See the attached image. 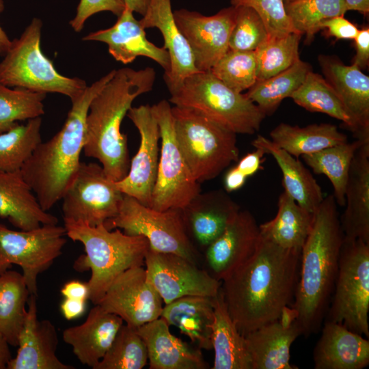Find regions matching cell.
<instances>
[{
    "mask_svg": "<svg viewBox=\"0 0 369 369\" xmlns=\"http://www.w3.org/2000/svg\"><path fill=\"white\" fill-rule=\"evenodd\" d=\"M300 257L301 251L261 236L254 254L221 281L228 312L243 335L277 320L292 304Z\"/></svg>",
    "mask_w": 369,
    "mask_h": 369,
    "instance_id": "cell-1",
    "label": "cell"
},
{
    "mask_svg": "<svg viewBox=\"0 0 369 369\" xmlns=\"http://www.w3.org/2000/svg\"><path fill=\"white\" fill-rule=\"evenodd\" d=\"M333 195L324 197L314 215L301 251L297 284L291 308L301 335L318 331L325 317L338 271L344 241Z\"/></svg>",
    "mask_w": 369,
    "mask_h": 369,
    "instance_id": "cell-2",
    "label": "cell"
},
{
    "mask_svg": "<svg viewBox=\"0 0 369 369\" xmlns=\"http://www.w3.org/2000/svg\"><path fill=\"white\" fill-rule=\"evenodd\" d=\"M155 79L152 67L115 70L89 107L83 152L97 159L107 176L115 182L126 176L131 163L122 122L134 100L152 91Z\"/></svg>",
    "mask_w": 369,
    "mask_h": 369,
    "instance_id": "cell-3",
    "label": "cell"
},
{
    "mask_svg": "<svg viewBox=\"0 0 369 369\" xmlns=\"http://www.w3.org/2000/svg\"><path fill=\"white\" fill-rule=\"evenodd\" d=\"M112 70L87 86L74 100L61 129L42 141L21 169L22 175L42 209L48 211L61 200L81 164L86 118L93 98L111 79Z\"/></svg>",
    "mask_w": 369,
    "mask_h": 369,
    "instance_id": "cell-4",
    "label": "cell"
},
{
    "mask_svg": "<svg viewBox=\"0 0 369 369\" xmlns=\"http://www.w3.org/2000/svg\"><path fill=\"white\" fill-rule=\"evenodd\" d=\"M66 236L82 243L85 254L74 263L78 271H91L87 282L89 297L99 303L109 285L129 268L143 266L148 241L143 236H131L120 229L109 230L104 224L91 226L83 221L64 219Z\"/></svg>",
    "mask_w": 369,
    "mask_h": 369,
    "instance_id": "cell-5",
    "label": "cell"
},
{
    "mask_svg": "<svg viewBox=\"0 0 369 369\" xmlns=\"http://www.w3.org/2000/svg\"><path fill=\"white\" fill-rule=\"evenodd\" d=\"M170 94L174 106L192 109L236 135L254 134L266 117L245 94L230 89L210 71L189 76Z\"/></svg>",
    "mask_w": 369,
    "mask_h": 369,
    "instance_id": "cell-6",
    "label": "cell"
},
{
    "mask_svg": "<svg viewBox=\"0 0 369 369\" xmlns=\"http://www.w3.org/2000/svg\"><path fill=\"white\" fill-rule=\"evenodd\" d=\"M42 21L33 18L0 62V83L40 93H58L77 98L86 88V81L68 77L55 69L41 49Z\"/></svg>",
    "mask_w": 369,
    "mask_h": 369,
    "instance_id": "cell-7",
    "label": "cell"
},
{
    "mask_svg": "<svg viewBox=\"0 0 369 369\" xmlns=\"http://www.w3.org/2000/svg\"><path fill=\"white\" fill-rule=\"evenodd\" d=\"M172 113L178 146L199 183L214 179L238 161L236 134L190 108L174 106Z\"/></svg>",
    "mask_w": 369,
    "mask_h": 369,
    "instance_id": "cell-8",
    "label": "cell"
},
{
    "mask_svg": "<svg viewBox=\"0 0 369 369\" xmlns=\"http://www.w3.org/2000/svg\"><path fill=\"white\" fill-rule=\"evenodd\" d=\"M369 243L344 238L325 320L369 337Z\"/></svg>",
    "mask_w": 369,
    "mask_h": 369,
    "instance_id": "cell-9",
    "label": "cell"
},
{
    "mask_svg": "<svg viewBox=\"0 0 369 369\" xmlns=\"http://www.w3.org/2000/svg\"><path fill=\"white\" fill-rule=\"evenodd\" d=\"M131 236H143L150 249L182 256L197 264L198 253L187 232L181 209L156 210L124 195L118 213L104 223Z\"/></svg>",
    "mask_w": 369,
    "mask_h": 369,
    "instance_id": "cell-10",
    "label": "cell"
},
{
    "mask_svg": "<svg viewBox=\"0 0 369 369\" xmlns=\"http://www.w3.org/2000/svg\"><path fill=\"white\" fill-rule=\"evenodd\" d=\"M160 130V154L150 207L156 210L184 208L201 192L178 146L172 106L162 100L151 106Z\"/></svg>",
    "mask_w": 369,
    "mask_h": 369,
    "instance_id": "cell-11",
    "label": "cell"
},
{
    "mask_svg": "<svg viewBox=\"0 0 369 369\" xmlns=\"http://www.w3.org/2000/svg\"><path fill=\"white\" fill-rule=\"evenodd\" d=\"M66 235L64 226L57 224L18 231L0 223V275L18 265L30 295L38 297V277L62 255Z\"/></svg>",
    "mask_w": 369,
    "mask_h": 369,
    "instance_id": "cell-12",
    "label": "cell"
},
{
    "mask_svg": "<svg viewBox=\"0 0 369 369\" xmlns=\"http://www.w3.org/2000/svg\"><path fill=\"white\" fill-rule=\"evenodd\" d=\"M124 195L100 164L81 162L61 199L63 218L91 226L104 224L117 215Z\"/></svg>",
    "mask_w": 369,
    "mask_h": 369,
    "instance_id": "cell-13",
    "label": "cell"
},
{
    "mask_svg": "<svg viewBox=\"0 0 369 369\" xmlns=\"http://www.w3.org/2000/svg\"><path fill=\"white\" fill-rule=\"evenodd\" d=\"M144 263L148 277L165 305L187 296L214 298L220 290L221 281L179 255L149 248Z\"/></svg>",
    "mask_w": 369,
    "mask_h": 369,
    "instance_id": "cell-14",
    "label": "cell"
},
{
    "mask_svg": "<svg viewBox=\"0 0 369 369\" xmlns=\"http://www.w3.org/2000/svg\"><path fill=\"white\" fill-rule=\"evenodd\" d=\"M163 303L146 269L136 266L120 274L98 304L105 311L120 316L128 326L137 329L161 317Z\"/></svg>",
    "mask_w": 369,
    "mask_h": 369,
    "instance_id": "cell-15",
    "label": "cell"
},
{
    "mask_svg": "<svg viewBox=\"0 0 369 369\" xmlns=\"http://www.w3.org/2000/svg\"><path fill=\"white\" fill-rule=\"evenodd\" d=\"M236 11V7L231 5L212 16L184 8L173 12L175 22L191 49L199 71H210L229 50Z\"/></svg>",
    "mask_w": 369,
    "mask_h": 369,
    "instance_id": "cell-16",
    "label": "cell"
},
{
    "mask_svg": "<svg viewBox=\"0 0 369 369\" xmlns=\"http://www.w3.org/2000/svg\"><path fill=\"white\" fill-rule=\"evenodd\" d=\"M126 116L139 131L140 143L128 174L116 184L124 195L150 206L160 154L159 126L149 105L131 107Z\"/></svg>",
    "mask_w": 369,
    "mask_h": 369,
    "instance_id": "cell-17",
    "label": "cell"
},
{
    "mask_svg": "<svg viewBox=\"0 0 369 369\" xmlns=\"http://www.w3.org/2000/svg\"><path fill=\"white\" fill-rule=\"evenodd\" d=\"M259 225L247 210L240 209L223 232L205 249L209 273L223 280L247 261L260 241Z\"/></svg>",
    "mask_w": 369,
    "mask_h": 369,
    "instance_id": "cell-18",
    "label": "cell"
},
{
    "mask_svg": "<svg viewBox=\"0 0 369 369\" xmlns=\"http://www.w3.org/2000/svg\"><path fill=\"white\" fill-rule=\"evenodd\" d=\"M37 297L30 295L22 329L18 336L16 355L8 369H74L56 355L59 339L54 325L38 318Z\"/></svg>",
    "mask_w": 369,
    "mask_h": 369,
    "instance_id": "cell-19",
    "label": "cell"
},
{
    "mask_svg": "<svg viewBox=\"0 0 369 369\" xmlns=\"http://www.w3.org/2000/svg\"><path fill=\"white\" fill-rule=\"evenodd\" d=\"M82 40L105 43L111 56L124 64L133 62L138 57H146L159 64L164 69V74L169 71L170 58L167 51L147 39L139 20H137L133 12L126 6L113 26L91 32Z\"/></svg>",
    "mask_w": 369,
    "mask_h": 369,
    "instance_id": "cell-20",
    "label": "cell"
},
{
    "mask_svg": "<svg viewBox=\"0 0 369 369\" xmlns=\"http://www.w3.org/2000/svg\"><path fill=\"white\" fill-rule=\"evenodd\" d=\"M301 335L293 310L286 308L277 320L244 335L252 369H296L290 363V347Z\"/></svg>",
    "mask_w": 369,
    "mask_h": 369,
    "instance_id": "cell-21",
    "label": "cell"
},
{
    "mask_svg": "<svg viewBox=\"0 0 369 369\" xmlns=\"http://www.w3.org/2000/svg\"><path fill=\"white\" fill-rule=\"evenodd\" d=\"M139 22L145 29L156 27L162 34L163 47L170 58L169 71L164 74L169 93L180 87L187 77L200 72L195 65L186 38L175 22L171 0H150L146 12Z\"/></svg>",
    "mask_w": 369,
    "mask_h": 369,
    "instance_id": "cell-22",
    "label": "cell"
},
{
    "mask_svg": "<svg viewBox=\"0 0 369 369\" xmlns=\"http://www.w3.org/2000/svg\"><path fill=\"white\" fill-rule=\"evenodd\" d=\"M241 209L226 191L198 193L181 209L187 232L204 249L214 241Z\"/></svg>",
    "mask_w": 369,
    "mask_h": 369,
    "instance_id": "cell-23",
    "label": "cell"
},
{
    "mask_svg": "<svg viewBox=\"0 0 369 369\" xmlns=\"http://www.w3.org/2000/svg\"><path fill=\"white\" fill-rule=\"evenodd\" d=\"M145 342L150 369H207L200 348L173 335L161 317L138 327Z\"/></svg>",
    "mask_w": 369,
    "mask_h": 369,
    "instance_id": "cell-24",
    "label": "cell"
},
{
    "mask_svg": "<svg viewBox=\"0 0 369 369\" xmlns=\"http://www.w3.org/2000/svg\"><path fill=\"white\" fill-rule=\"evenodd\" d=\"M368 339V338H367ZM343 325L325 320L313 352L315 369H363L369 364V341Z\"/></svg>",
    "mask_w": 369,
    "mask_h": 369,
    "instance_id": "cell-25",
    "label": "cell"
},
{
    "mask_svg": "<svg viewBox=\"0 0 369 369\" xmlns=\"http://www.w3.org/2000/svg\"><path fill=\"white\" fill-rule=\"evenodd\" d=\"M123 323L120 316L105 311L96 304L82 324L64 329L62 338L71 346L79 361L94 369L109 348Z\"/></svg>",
    "mask_w": 369,
    "mask_h": 369,
    "instance_id": "cell-26",
    "label": "cell"
},
{
    "mask_svg": "<svg viewBox=\"0 0 369 369\" xmlns=\"http://www.w3.org/2000/svg\"><path fill=\"white\" fill-rule=\"evenodd\" d=\"M344 206L340 218L344 238L369 243V141L358 148L352 161Z\"/></svg>",
    "mask_w": 369,
    "mask_h": 369,
    "instance_id": "cell-27",
    "label": "cell"
},
{
    "mask_svg": "<svg viewBox=\"0 0 369 369\" xmlns=\"http://www.w3.org/2000/svg\"><path fill=\"white\" fill-rule=\"evenodd\" d=\"M0 218L8 219L20 230L59 222L55 216L42 209L21 171L0 172Z\"/></svg>",
    "mask_w": 369,
    "mask_h": 369,
    "instance_id": "cell-28",
    "label": "cell"
},
{
    "mask_svg": "<svg viewBox=\"0 0 369 369\" xmlns=\"http://www.w3.org/2000/svg\"><path fill=\"white\" fill-rule=\"evenodd\" d=\"M255 148L271 155L282 173L284 191L303 208L314 213L324 199L320 186L297 158L258 135L251 142Z\"/></svg>",
    "mask_w": 369,
    "mask_h": 369,
    "instance_id": "cell-29",
    "label": "cell"
},
{
    "mask_svg": "<svg viewBox=\"0 0 369 369\" xmlns=\"http://www.w3.org/2000/svg\"><path fill=\"white\" fill-rule=\"evenodd\" d=\"M325 79L339 96L346 109L369 131V77L357 66L344 65L338 58L320 55Z\"/></svg>",
    "mask_w": 369,
    "mask_h": 369,
    "instance_id": "cell-30",
    "label": "cell"
},
{
    "mask_svg": "<svg viewBox=\"0 0 369 369\" xmlns=\"http://www.w3.org/2000/svg\"><path fill=\"white\" fill-rule=\"evenodd\" d=\"M214 298L201 296L180 297L163 305L161 317L169 326L177 327L197 348L210 350L213 348L211 336Z\"/></svg>",
    "mask_w": 369,
    "mask_h": 369,
    "instance_id": "cell-31",
    "label": "cell"
},
{
    "mask_svg": "<svg viewBox=\"0 0 369 369\" xmlns=\"http://www.w3.org/2000/svg\"><path fill=\"white\" fill-rule=\"evenodd\" d=\"M211 341L215 352L213 369H252L245 336L231 318L221 288L214 298Z\"/></svg>",
    "mask_w": 369,
    "mask_h": 369,
    "instance_id": "cell-32",
    "label": "cell"
},
{
    "mask_svg": "<svg viewBox=\"0 0 369 369\" xmlns=\"http://www.w3.org/2000/svg\"><path fill=\"white\" fill-rule=\"evenodd\" d=\"M314 215L284 191L278 197L275 217L259 225L260 235L284 249L301 251L310 232Z\"/></svg>",
    "mask_w": 369,
    "mask_h": 369,
    "instance_id": "cell-33",
    "label": "cell"
},
{
    "mask_svg": "<svg viewBox=\"0 0 369 369\" xmlns=\"http://www.w3.org/2000/svg\"><path fill=\"white\" fill-rule=\"evenodd\" d=\"M290 98L309 111L325 113L342 121L356 139H369V131L360 125L332 87L318 74L312 70L309 72L302 85Z\"/></svg>",
    "mask_w": 369,
    "mask_h": 369,
    "instance_id": "cell-34",
    "label": "cell"
},
{
    "mask_svg": "<svg viewBox=\"0 0 369 369\" xmlns=\"http://www.w3.org/2000/svg\"><path fill=\"white\" fill-rule=\"evenodd\" d=\"M270 137L276 146L297 159L348 141L345 134L329 123L304 127L280 123L271 131Z\"/></svg>",
    "mask_w": 369,
    "mask_h": 369,
    "instance_id": "cell-35",
    "label": "cell"
},
{
    "mask_svg": "<svg viewBox=\"0 0 369 369\" xmlns=\"http://www.w3.org/2000/svg\"><path fill=\"white\" fill-rule=\"evenodd\" d=\"M369 139H357L336 145L317 152L302 156L305 163L316 174H324L330 180L337 205H345V192L350 167L358 148Z\"/></svg>",
    "mask_w": 369,
    "mask_h": 369,
    "instance_id": "cell-36",
    "label": "cell"
},
{
    "mask_svg": "<svg viewBox=\"0 0 369 369\" xmlns=\"http://www.w3.org/2000/svg\"><path fill=\"white\" fill-rule=\"evenodd\" d=\"M29 296L22 273L8 270L0 275V333L10 346H18Z\"/></svg>",
    "mask_w": 369,
    "mask_h": 369,
    "instance_id": "cell-37",
    "label": "cell"
},
{
    "mask_svg": "<svg viewBox=\"0 0 369 369\" xmlns=\"http://www.w3.org/2000/svg\"><path fill=\"white\" fill-rule=\"evenodd\" d=\"M311 70L310 65L299 59L284 71L257 81L245 94L266 115L271 114L284 98L298 90Z\"/></svg>",
    "mask_w": 369,
    "mask_h": 369,
    "instance_id": "cell-38",
    "label": "cell"
},
{
    "mask_svg": "<svg viewBox=\"0 0 369 369\" xmlns=\"http://www.w3.org/2000/svg\"><path fill=\"white\" fill-rule=\"evenodd\" d=\"M42 118L29 120L25 124L17 123L0 133V172L20 171L42 141Z\"/></svg>",
    "mask_w": 369,
    "mask_h": 369,
    "instance_id": "cell-39",
    "label": "cell"
},
{
    "mask_svg": "<svg viewBox=\"0 0 369 369\" xmlns=\"http://www.w3.org/2000/svg\"><path fill=\"white\" fill-rule=\"evenodd\" d=\"M302 35L290 33L282 36H269L256 49L257 81L284 71L300 59L299 45Z\"/></svg>",
    "mask_w": 369,
    "mask_h": 369,
    "instance_id": "cell-40",
    "label": "cell"
},
{
    "mask_svg": "<svg viewBox=\"0 0 369 369\" xmlns=\"http://www.w3.org/2000/svg\"><path fill=\"white\" fill-rule=\"evenodd\" d=\"M148 361L147 348L137 329L123 323L94 369H142Z\"/></svg>",
    "mask_w": 369,
    "mask_h": 369,
    "instance_id": "cell-41",
    "label": "cell"
},
{
    "mask_svg": "<svg viewBox=\"0 0 369 369\" xmlns=\"http://www.w3.org/2000/svg\"><path fill=\"white\" fill-rule=\"evenodd\" d=\"M46 96L26 89H12L0 83V133L10 129L18 121L41 117L44 113Z\"/></svg>",
    "mask_w": 369,
    "mask_h": 369,
    "instance_id": "cell-42",
    "label": "cell"
},
{
    "mask_svg": "<svg viewBox=\"0 0 369 369\" xmlns=\"http://www.w3.org/2000/svg\"><path fill=\"white\" fill-rule=\"evenodd\" d=\"M285 9L294 28L308 41L321 29L322 22L347 12L344 0H293L285 3Z\"/></svg>",
    "mask_w": 369,
    "mask_h": 369,
    "instance_id": "cell-43",
    "label": "cell"
},
{
    "mask_svg": "<svg viewBox=\"0 0 369 369\" xmlns=\"http://www.w3.org/2000/svg\"><path fill=\"white\" fill-rule=\"evenodd\" d=\"M210 72L230 89L242 93L257 81L255 52L228 50Z\"/></svg>",
    "mask_w": 369,
    "mask_h": 369,
    "instance_id": "cell-44",
    "label": "cell"
},
{
    "mask_svg": "<svg viewBox=\"0 0 369 369\" xmlns=\"http://www.w3.org/2000/svg\"><path fill=\"white\" fill-rule=\"evenodd\" d=\"M236 16L229 40V50L255 51L269 37L266 28L255 10L236 7Z\"/></svg>",
    "mask_w": 369,
    "mask_h": 369,
    "instance_id": "cell-45",
    "label": "cell"
},
{
    "mask_svg": "<svg viewBox=\"0 0 369 369\" xmlns=\"http://www.w3.org/2000/svg\"><path fill=\"white\" fill-rule=\"evenodd\" d=\"M230 2L233 6H245L255 10L262 20L269 36L299 33L287 15L284 0H231Z\"/></svg>",
    "mask_w": 369,
    "mask_h": 369,
    "instance_id": "cell-46",
    "label": "cell"
},
{
    "mask_svg": "<svg viewBox=\"0 0 369 369\" xmlns=\"http://www.w3.org/2000/svg\"><path fill=\"white\" fill-rule=\"evenodd\" d=\"M124 8L125 5L122 0H80L76 14L69 24L74 31L80 32L85 21L92 15L108 11L118 16Z\"/></svg>",
    "mask_w": 369,
    "mask_h": 369,
    "instance_id": "cell-47",
    "label": "cell"
},
{
    "mask_svg": "<svg viewBox=\"0 0 369 369\" xmlns=\"http://www.w3.org/2000/svg\"><path fill=\"white\" fill-rule=\"evenodd\" d=\"M320 29H325L329 36L337 39H355L358 28L344 16L328 18L320 24Z\"/></svg>",
    "mask_w": 369,
    "mask_h": 369,
    "instance_id": "cell-48",
    "label": "cell"
},
{
    "mask_svg": "<svg viewBox=\"0 0 369 369\" xmlns=\"http://www.w3.org/2000/svg\"><path fill=\"white\" fill-rule=\"evenodd\" d=\"M356 54L354 62L359 69L366 68L369 63V29L366 27L359 32L354 39Z\"/></svg>",
    "mask_w": 369,
    "mask_h": 369,
    "instance_id": "cell-49",
    "label": "cell"
},
{
    "mask_svg": "<svg viewBox=\"0 0 369 369\" xmlns=\"http://www.w3.org/2000/svg\"><path fill=\"white\" fill-rule=\"evenodd\" d=\"M264 152L256 148L254 152L247 153L235 165L247 178L255 174L262 167Z\"/></svg>",
    "mask_w": 369,
    "mask_h": 369,
    "instance_id": "cell-50",
    "label": "cell"
},
{
    "mask_svg": "<svg viewBox=\"0 0 369 369\" xmlns=\"http://www.w3.org/2000/svg\"><path fill=\"white\" fill-rule=\"evenodd\" d=\"M61 293L65 298L87 301L89 288L87 283L72 280L64 285Z\"/></svg>",
    "mask_w": 369,
    "mask_h": 369,
    "instance_id": "cell-51",
    "label": "cell"
},
{
    "mask_svg": "<svg viewBox=\"0 0 369 369\" xmlns=\"http://www.w3.org/2000/svg\"><path fill=\"white\" fill-rule=\"evenodd\" d=\"M86 301L65 298L60 308L64 318L72 320L81 316L85 312Z\"/></svg>",
    "mask_w": 369,
    "mask_h": 369,
    "instance_id": "cell-52",
    "label": "cell"
},
{
    "mask_svg": "<svg viewBox=\"0 0 369 369\" xmlns=\"http://www.w3.org/2000/svg\"><path fill=\"white\" fill-rule=\"evenodd\" d=\"M247 178L236 166L232 167L224 176L225 191L230 193L240 189L245 184Z\"/></svg>",
    "mask_w": 369,
    "mask_h": 369,
    "instance_id": "cell-53",
    "label": "cell"
},
{
    "mask_svg": "<svg viewBox=\"0 0 369 369\" xmlns=\"http://www.w3.org/2000/svg\"><path fill=\"white\" fill-rule=\"evenodd\" d=\"M10 346L6 339L0 333V369L7 368L12 358Z\"/></svg>",
    "mask_w": 369,
    "mask_h": 369,
    "instance_id": "cell-54",
    "label": "cell"
},
{
    "mask_svg": "<svg viewBox=\"0 0 369 369\" xmlns=\"http://www.w3.org/2000/svg\"><path fill=\"white\" fill-rule=\"evenodd\" d=\"M347 11L355 10L366 14L369 12V0H344Z\"/></svg>",
    "mask_w": 369,
    "mask_h": 369,
    "instance_id": "cell-55",
    "label": "cell"
},
{
    "mask_svg": "<svg viewBox=\"0 0 369 369\" xmlns=\"http://www.w3.org/2000/svg\"><path fill=\"white\" fill-rule=\"evenodd\" d=\"M125 6L133 12L144 16L148 8L150 0H122Z\"/></svg>",
    "mask_w": 369,
    "mask_h": 369,
    "instance_id": "cell-56",
    "label": "cell"
},
{
    "mask_svg": "<svg viewBox=\"0 0 369 369\" xmlns=\"http://www.w3.org/2000/svg\"><path fill=\"white\" fill-rule=\"evenodd\" d=\"M4 1L0 0V13L4 10ZM12 40L9 38L3 29L0 26V55L4 56L9 50Z\"/></svg>",
    "mask_w": 369,
    "mask_h": 369,
    "instance_id": "cell-57",
    "label": "cell"
},
{
    "mask_svg": "<svg viewBox=\"0 0 369 369\" xmlns=\"http://www.w3.org/2000/svg\"><path fill=\"white\" fill-rule=\"evenodd\" d=\"M292 1H293V0H284V3H288V2Z\"/></svg>",
    "mask_w": 369,
    "mask_h": 369,
    "instance_id": "cell-58",
    "label": "cell"
}]
</instances>
